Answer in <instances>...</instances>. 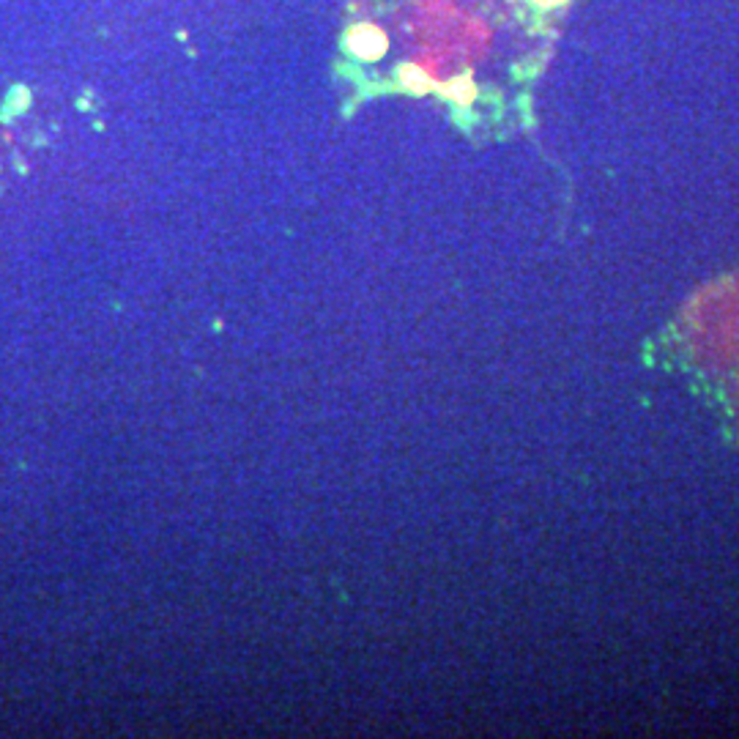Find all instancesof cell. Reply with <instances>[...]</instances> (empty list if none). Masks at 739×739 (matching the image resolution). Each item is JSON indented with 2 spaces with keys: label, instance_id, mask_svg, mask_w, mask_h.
<instances>
[{
  "label": "cell",
  "instance_id": "cell-1",
  "mask_svg": "<svg viewBox=\"0 0 739 739\" xmlns=\"http://www.w3.org/2000/svg\"><path fill=\"white\" fill-rule=\"evenodd\" d=\"M534 6H539V8H554V6H561V3H567V0H532Z\"/></svg>",
  "mask_w": 739,
  "mask_h": 739
}]
</instances>
